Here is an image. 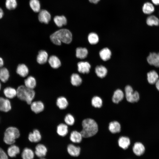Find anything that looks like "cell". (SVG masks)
Segmentation results:
<instances>
[{
  "instance_id": "obj_47",
  "label": "cell",
  "mask_w": 159,
  "mask_h": 159,
  "mask_svg": "<svg viewBox=\"0 0 159 159\" xmlns=\"http://www.w3.org/2000/svg\"><path fill=\"white\" fill-rule=\"evenodd\" d=\"M4 13L2 9L0 8V19H1Z\"/></svg>"
},
{
  "instance_id": "obj_27",
  "label": "cell",
  "mask_w": 159,
  "mask_h": 159,
  "mask_svg": "<svg viewBox=\"0 0 159 159\" xmlns=\"http://www.w3.org/2000/svg\"><path fill=\"white\" fill-rule=\"evenodd\" d=\"M24 84L27 88L33 89L36 86V81L34 77L29 76L24 80Z\"/></svg>"
},
{
  "instance_id": "obj_3",
  "label": "cell",
  "mask_w": 159,
  "mask_h": 159,
  "mask_svg": "<svg viewBox=\"0 0 159 159\" xmlns=\"http://www.w3.org/2000/svg\"><path fill=\"white\" fill-rule=\"evenodd\" d=\"M16 91V97L20 100L25 101L29 105H30L33 101L35 95V92L33 89L21 85L18 87Z\"/></svg>"
},
{
  "instance_id": "obj_32",
  "label": "cell",
  "mask_w": 159,
  "mask_h": 159,
  "mask_svg": "<svg viewBox=\"0 0 159 159\" xmlns=\"http://www.w3.org/2000/svg\"><path fill=\"white\" fill-rule=\"evenodd\" d=\"M54 21L57 26L59 27L65 25L67 23V19L64 16H56L54 18Z\"/></svg>"
},
{
  "instance_id": "obj_13",
  "label": "cell",
  "mask_w": 159,
  "mask_h": 159,
  "mask_svg": "<svg viewBox=\"0 0 159 159\" xmlns=\"http://www.w3.org/2000/svg\"><path fill=\"white\" fill-rule=\"evenodd\" d=\"M3 93L6 98L12 99L16 96V90L11 87H6L4 89Z\"/></svg>"
},
{
  "instance_id": "obj_5",
  "label": "cell",
  "mask_w": 159,
  "mask_h": 159,
  "mask_svg": "<svg viewBox=\"0 0 159 159\" xmlns=\"http://www.w3.org/2000/svg\"><path fill=\"white\" fill-rule=\"evenodd\" d=\"M125 92L126 99L128 102L133 103L139 101L140 99L139 93L137 91L134 92L131 86H126L125 88Z\"/></svg>"
},
{
  "instance_id": "obj_41",
  "label": "cell",
  "mask_w": 159,
  "mask_h": 159,
  "mask_svg": "<svg viewBox=\"0 0 159 159\" xmlns=\"http://www.w3.org/2000/svg\"><path fill=\"white\" fill-rule=\"evenodd\" d=\"M16 0H6L5 2L6 7L9 10L15 9L17 6Z\"/></svg>"
},
{
  "instance_id": "obj_24",
  "label": "cell",
  "mask_w": 159,
  "mask_h": 159,
  "mask_svg": "<svg viewBox=\"0 0 159 159\" xmlns=\"http://www.w3.org/2000/svg\"><path fill=\"white\" fill-rule=\"evenodd\" d=\"M48 57V54L47 52L41 50L39 52L37 57V61L40 64H43L46 62Z\"/></svg>"
},
{
  "instance_id": "obj_8",
  "label": "cell",
  "mask_w": 159,
  "mask_h": 159,
  "mask_svg": "<svg viewBox=\"0 0 159 159\" xmlns=\"http://www.w3.org/2000/svg\"><path fill=\"white\" fill-rule=\"evenodd\" d=\"M30 105L31 110L35 113L42 112L44 109V103L40 101H32Z\"/></svg>"
},
{
  "instance_id": "obj_7",
  "label": "cell",
  "mask_w": 159,
  "mask_h": 159,
  "mask_svg": "<svg viewBox=\"0 0 159 159\" xmlns=\"http://www.w3.org/2000/svg\"><path fill=\"white\" fill-rule=\"evenodd\" d=\"M147 60L150 65L159 67V53H150L147 58Z\"/></svg>"
},
{
  "instance_id": "obj_35",
  "label": "cell",
  "mask_w": 159,
  "mask_h": 159,
  "mask_svg": "<svg viewBox=\"0 0 159 159\" xmlns=\"http://www.w3.org/2000/svg\"><path fill=\"white\" fill-rule=\"evenodd\" d=\"M154 7L152 4L149 2L144 3L142 7L143 12L146 14H150L154 12Z\"/></svg>"
},
{
  "instance_id": "obj_49",
  "label": "cell",
  "mask_w": 159,
  "mask_h": 159,
  "mask_svg": "<svg viewBox=\"0 0 159 159\" xmlns=\"http://www.w3.org/2000/svg\"><path fill=\"white\" fill-rule=\"evenodd\" d=\"M40 159H46L42 158H41Z\"/></svg>"
},
{
  "instance_id": "obj_36",
  "label": "cell",
  "mask_w": 159,
  "mask_h": 159,
  "mask_svg": "<svg viewBox=\"0 0 159 159\" xmlns=\"http://www.w3.org/2000/svg\"><path fill=\"white\" fill-rule=\"evenodd\" d=\"M146 23L149 26H157L159 25V20L156 16L151 15L147 19Z\"/></svg>"
},
{
  "instance_id": "obj_18",
  "label": "cell",
  "mask_w": 159,
  "mask_h": 159,
  "mask_svg": "<svg viewBox=\"0 0 159 159\" xmlns=\"http://www.w3.org/2000/svg\"><path fill=\"white\" fill-rule=\"evenodd\" d=\"M29 69L27 66L24 64H19L16 68V73L22 77H25L29 73Z\"/></svg>"
},
{
  "instance_id": "obj_26",
  "label": "cell",
  "mask_w": 159,
  "mask_h": 159,
  "mask_svg": "<svg viewBox=\"0 0 159 159\" xmlns=\"http://www.w3.org/2000/svg\"><path fill=\"white\" fill-rule=\"evenodd\" d=\"M20 150L19 148L17 145L12 144L11 145L7 150L8 155L10 157L13 158L20 153Z\"/></svg>"
},
{
  "instance_id": "obj_22",
  "label": "cell",
  "mask_w": 159,
  "mask_h": 159,
  "mask_svg": "<svg viewBox=\"0 0 159 159\" xmlns=\"http://www.w3.org/2000/svg\"><path fill=\"white\" fill-rule=\"evenodd\" d=\"M124 97L123 92L120 89H117L114 92L112 98V100L115 103L117 104L122 101Z\"/></svg>"
},
{
  "instance_id": "obj_42",
  "label": "cell",
  "mask_w": 159,
  "mask_h": 159,
  "mask_svg": "<svg viewBox=\"0 0 159 159\" xmlns=\"http://www.w3.org/2000/svg\"><path fill=\"white\" fill-rule=\"evenodd\" d=\"M0 159H8L7 154L0 148Z\"/></svg>"
},
{
  "instance_id": "obj_2",
  "label": "cell",
  "mask_w": 159,
  "mask_h": 159,
  "mask_svg": "<svg viewBox=\"0 0 159 159\" xmlns=\"http://www.w3.org/2000/svg\"><path fill=\"white\" fill-rule=\"evenodd\" d=\"M82 129L80 132L83 138H88L95 135L98 131V126L93 119L88 118L84 120L82 122Z\"/></svg>"
},
{
  "instance_id": "obj_15",
  "label": "cell",
  "mask_w": 159,
  "mask_h": 159,
  "mask_svg": "<svg viewBox=\"0 0 159 159\" xmlns=\"http://www.w3.org/2000/svg\"><path fill=\"white\" fill-rule=\"evenodd\" d=\"M77 67L79 72L85 74L89 72L91 66L89 63L87 62H80L78 63Z\"/></svg>"
},
{
  "instance_id": "obj_25",
  "label": "cell",
  "mask_w": 159,
  "mask_h": 159,
  "mask_svg": "<svg viewBox=\"0 0 159 159\" xmlns=\"http://www.w3.org/2000/svg\"><path fill=\"white\" fill-rule=\"evenodd\" d=\"M108 129L112 133L119 132L121 130V125L117 121H112L109 124Z\"/></svg>"
},
{
  "instance_id": "obj_9",
  "label": "cell",
  "mask_w": 159,
  "mask_h": 159,
  "mask_svg": "<svg viewBox=\"0 0 159 159\" xmlns=\"http://www.w3.org/2000/svg\"><path fill=\"white\" fill-rule=\"evenodd\" d=\"M51 19L50 14L47 10L42 9L39 11L38 19L40 22L48 24Z\"/></svg>"
},
{
  "instance_id": "obj_28",
  "label": "cell",
  "mask_w": 159,
  "mask_h": 159,
  "mask_svg": "<svg viewBox=\"0 0 159 159\" xmlns=\"http://www.w3.org/2000/svg\"><path fill=\"white\" fill-rule=\"evenodd\" d=\"M100 56L101 59L104 61L109 59L111 57V52L107 48H105L102 49L99 52Z\"/></svg>"
},
{
  "instance_id": "obj_17",
  "label": "cell",
  "mask_w": 159,
  "mask_h": 159,
  "mask_svg": "<svg viewBox=\"0 0 159 159\" xmlns=\"http://www.w3.org/2000/svg\"><path fill=\"white\" fill-rule=\"evenodd\" d=\"M83 137L80 132L76 130L72 131L70 133L69 139L72 143H79L82 140Z\"/></svg>"
},
{
  "instance_id": "obj_30",
  "label": "cell",
  "mask_w": 159,
  "mask_h": 159,
  "mask_svg": "<svg viewBox=\"0 0 159 159\" xmlns=\"http://www.w3.org/2000/svg\"><path fill=\"white\" fill-rule=\"evenodd\" d=\"M34 153L31 149L26 148L24 149L21 154L22 159H33Z\"/></svg>"
},
{
  "instance_id": "obj_14",
  "label": "cell",
  "mask_w": 159,
  "mask_h": 159,
  "mask_svg": "<svg viewBox=\"0 0 159 159\" xmlns=\"http://www.w3.org/2000/svg\"><path fill=\"white\" fill-rule=\"evenodd\" d=\"M67 150L68 153L71 156L77 157L80 154L81 148L79 146L70 144L68 145Z\"/></svg>"
},
{
  "instance_id": "obj_11",
  "label": "cell",
  "mask_w": 159,
  "mask_h": 159,
  "mask_svg": "<svg viewBox=\"0 0 159 159\" xmlns=\"http://www.w3.org/2000/svg\"><path fill=\"white\" fill-rule=\"evenodd\" d=\"M29 140L32 143H37L42 139V136L40 131L37 129H34L28 135Z\"/></svg>"
},
{
  "instance_id": "obj_40",
  "label": "cell",
  "mask_w": 159,
  "mask_h": 159,
  "mask_svg": "<svg viewBox=\"0 0 159 159\" xmlns=\"http://www.w3.org/2000/svg\"><path fill=\"white\" fill-rule=\"evenodd\" d=\"M64 120L65 123L69 126L73 125L75 122L74 116L70 113L67 114L65 116Z\"/></svg>"
},
{
  "instance_id": "obj_43",
  "label": "cell",
  "mask_w": 159,
  "mask_h": 159,
  "mask_svg": "<svg viewBox=\"0 0 159 159\" xmlns=\"http://www.w3.org/2000/svg\"><path fill=\"white\" fill-rule=\"evenodd\" d=\"M153 3L155 5H159V0H151Z\"/></svg>"
},
{
  "instance_id": "obj_10",
  "label": "cell",
  "mask_w": 159,
  "mask_h": 159,
  "mask_svg": "<svg viewBox=\"0 0 159 159\" xmlns=\"http://www.w3.org/2000/svg\"><path fill=\"white\" fill-rule=\"evenodd\" d=\"M47 151V148L45 145L39 144L35 147L34 153L38 157L42 158L46 155Z\"/></svg>"
},
{
  "instance_id": "obj_39",
  "label": "cell",
  "mask_w": 159,
  "mask_h": 159,
  "mask_svg": "<svg viewBox=\"0 0 159 159\" xmlns=\"http://www.w3.org/2000/svg\"><path fill=\"white\" fill-rule=\"evenodd\" d=\"M88 39L89 42L92 44H97L99 40L98 35L94 32H91L89 34L88 37Z\"/></svg>"
},
{
  "instance_id": "obj_23",
  "label": "cell",
  "mask_w": 159,
  "mask_h": 159,
  "mask_svg": "<svg viewBox=\"0 0 159 159\" xmlns=\"http://www.w3.org/2000/svg\"><path fill=\"white\" fill-rule=\"evenodd\" d=\"M51 67L54 69H57L61 65V62L59 58L54 55L51 56L48 60Z\"/></svg>"
},
{
  "instance_id": "obj_34",
  "label": "cell",
  "mask_w": 159,
  "mask_h": 159,
  "mask_svg": "<svg viewBox=\"0 0 159 159\" xmlns=\"http://www.w3.org/2000/svg\"><path fill=\"white\" fill-rule=\"evenodd\" d=\"M82 82V80L80 75L76 73L73 74L71 77V82L74 86H80Z\"/></svg>"
},
{
  "instance_id": "obj_21",
  "label": "cell",
  "mask_w": 159,
  "mask_h": 159,
  "mask_svg": "<svg viewBox=\"0 0 159 159\" xmlns=\"http://www.w3.org/2000/svg\"><path fill=\"white\" fill-rule=\"evenodd\" d=\"M119 146L125 150L127 149L129 146L130 141V139L126 136L120 137L118 141Z\"/></svg>"
},
{
  "instance_id": "obj_45",
  "label": "cell",
  "mask_w": 159,
  "mask_h": 159,
  "mask_svg": "<svg viewBox=\"0 0 159 159\" xmlns=\"http://www.w3.org/2000/svg\"><path fill=\"white\" fill-rule=\"evenodd\" d=\"M155 86L157 90L159 91V79L155 83Z\"/></svg>"
},
{
  "instance_id": "obj_19",
  "label": "cell",
  "mask_w": 159,
  "mask_h": 159,
  "mask_svg": "<svg viewBox=\"0 0 159 159\" xmlns=\"http://www.w3.org/2000/svg\"><path fill=\"white\" fill-rule=\"evenodd\" d=\"M56 104L57 107L61 110L66 109L68 105L67 99L64 96H60L57 99Z\"/></svg>"
},
{
  "instance_id": "obj_29",
  "label": "cell",
  "mask_w": 159,
  "mask_h": 159,
  "mask_svg": "<svg viewBox=\"0 0 159 159\" xmlns=\"http://www.w3.org/2000/svg\"><path fill=\"white\" fill-rule=\"evenodd\" d=\"M9 73L8 69L5 67L0 68V80L3 83L6 82L9 80Z\"/></svg>"
},
{
  "instance_id": "obj_6",
  "label": "cell",
  "mask_w": 159,
  "mask_h": 159,
  "mask_svg": "<svg viewBox=\"0 0 159 159\" xmlns=\"http://www.w3.org/2000/svg\"><path fill=\"white\" fill-rule=\"evenodd\" d=\"M12 108L11 103L9 99L0 97V111L7 112Z\"/></svg>"
},
{
  "instance_id": "obj_31",
  "label": "cell",
  "mask_w": 159,
  "mask_h": 159,
  "mask_svg": "<svg viewBox=\"0 0 159 159\" xmlns=\"http://www.w3.org/2000/svg\"><path fill=\"white\" fill-rule=\"evenodd\" d=\"M95 72L99 77L102 78L106 76L107 73V70L103 66H97L95 68Z\"/></svg>"
},
{
  "instance_id": "obj_48",
  "label": "cell",
  "mask_w": 159,
  "mask_h": 159,
  "mask_svg": "<svg viewBox=\"0 0 159 159\" xmlns=\"http://www.w3.org/2000/svg\"><path fill=\"white\" fill-rule=\"evenodd\" d=\"M1 84L0 82V90H1Z\"/></svg>"
},
{
  "instance_id": "obj_20",
  "label": "cell",
  "mask_w": 159,
  "mask_h": 159,
  "mask_svg": "<svg viewBox=\"0 0 159 159\" xmlns=\"http://www.w3.org/2000/svg\"><path fill=\"white\" fill-rule=\"evenodd\" d=\"M147 80L150 84H155L158 79L159 76L155 70L150 71L147 74Z\"/></svg>"
},
{
  "instance_id": "obj_1",
  "label": "cell",
  "mask_w": 159,
  "mask_h": 159,
  "mask_svg": "<svg viewBox=\"0 0 159 159\" xmlns=\"http://www.w3.org/2000/svg\"><path fill=\"white\" fill-rule=\"evenodd\" d=\"M50 37L53 43L59 45L62 42L67 44L70 43L72 41V35L69 30L62 29L54 32L51 35Z\"/></svg>"
},
{
  "instance_id": "obj_38",
  "label": "cell",
  "mask_w": 159,
  "mask_h": 159,
  "mask_svg": "<svg viewBox=\"0 0 159 159\" xmlns=\"http://www.w3.org/2000/svg\"><path fill=\"white\" fill-rule=\"evenodd\" d=\"M91 102L92 105L95 107L99 108L102 106V101L99 97H94L92 98Z\"/></svg>"
},
{
  "instance_id": "obj_46",
  "label": "cell",
  "mask_w": 159,
  "mask_h": 159,
  "mask_svg": "<svg viewBox=\"0 0 159 159\" xmlns=\"http://www.w3.org/2000/svg\"><path fill=\"white\" fill-rule=\"evenodd\" d=\"M100 0H89V1L92 3L96 4Z\"/></svg>"
},
{
  "instance_id": "obj_12",
  "label": "cell",
  "mask_w": 159,
  "mask_h": 159,
  "mask_svg": "<svg viewBox=\"0 0 159 159\" xmlns=\"http://www.w3.org/2000/svg\"><path fill=\"white\" fill-rule=\"evenodd\" d=\"M145 150V148L144 145L139 142L135 143L132 148L134 153L138 156L142 155L144 153Z\"/></svg>"
},
{
  "instance_id": "obj_33",
  "label": "cell",
  "mask_w": 159,
  "mask_h": 159,
  "mask_svg": "<svg viewBox=\"0 0 159 159\" xmlns=\"http://www.w3.org/2000/svg\"><path fill=\"white\" fill-rule=\"evenodd\" d=\"M88 50L85 48L78 47L76 49V56L78 58L84 59L85 58L88 54Z\"/></svg>"
},
{
  "instance_id": "obj_16",
  "label": "cell",
  "mask_w": 159,
  "mask_h": 159,
  "mask_svg": "<svg viewBox=\"0 0 159 159\" xmlns=\"http://www.w3.org/2000/svg\"><path fill=\"white\" fill-rule=\"evenodd\" d=\"M56 131L58 135L60 136L64 137L68 133V125L65 123H60L57 126Z\"/></svg>"
},
{
  "instance_id": "obj_44",
  "label": "cell",
  "mask_w": 159,
  "mask_h": 159,
  "mask_svg": "<svg viewBox=\"0 0 159 159\" xmlns=\"http://www.w3.org/2000/svg\"><path fill=\"white\" fill-rule=\"evenodd\" d=\"M4 64V61L2 58L0 57V68L2 67Z\"/></svg>"
},
{
  "instance_id": "obj_4",
  "label": "cell",
  "mask_w": 159,
  "mask_h": 159,
  "mask_svg": "<svg viewBox=\"0 0 159 159\" xmlns=\"http://www.w3.org/2000/svg\"><path fill=\"white\" fill-rule=\"evenodd\" d=\"M20 135L19 129L16 127L11 126L5 130L3 138L4 142L6 144L11 145L14 144L16 139L19 138Z\"/></svg>"
},
{
  "instance_id": "obj_37",
  "label": "cell",
  "mask_w": 159,
  "mask_h": 159,
  "mask_svg": "<svg viewBox=\"0 0 159 159\" xmlns=\"http://www.w3.org/2000/svg\"><path fill=\"white\" fill-rule=\"evenodd\" d=\"M29 3L31 8L34 12H37L40 11V4L38 0H30Z\"/></svg>"
}]
</instances>
